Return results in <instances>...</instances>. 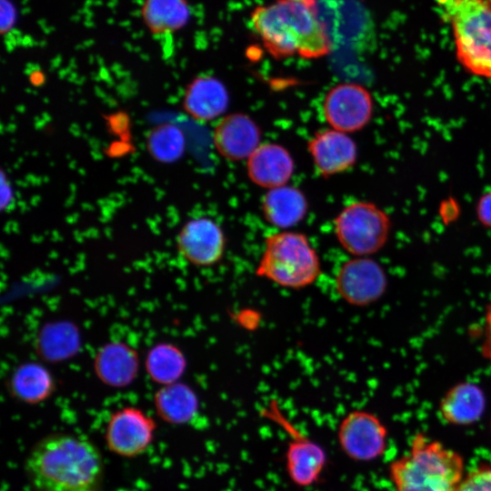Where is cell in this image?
Here are the masks:
<instances>
[{
  "instance_id": "6da1fadb",
  "label": "cell",
  "mask_w": 491,
  "mask_h": 491,
  "mask_svg": "<svg viewBox=\"0 0 491 491\" xmlns=\"http://www.w3.org/2000/svg\"><path fill=\"white\" fill-rule=\"evenodd\" d=\"M25 471L34 491H99L105 465L91 441L68 433H54L31 448Z\"/></svg>"
},
{
  "instance_id": "7a4b0ae2",
  "label": "cell",
  "mask_w": 491,
  "mask_h": 491,
  "mask_svg": "<svg viewBox=\"0 0 491 491\" xmlns=\"http://www.w3.org/2000/svg\"><path fill=\"white\" fill-rule=\"evenodd\" d=\"M250 21L264 47L275 58L298 55L316 59L331 51V40L316 0H275L256 7Z\"/></svg>"
},
{
  "instance_id": "3957f363",
  "label": "cell",
  "mask_w": 491,
  "mask_h": 491,
  "mask_svg": "<svg viewBox=\"0 0 491 491\" xmlns=\"http://www.w3.org/2000/svg\"><path fill=\"white\" fill-rule=\"evenodd\" d=\"M466 472L461 454L423 432L388 466L394 491H455Z\"/></svg>"
},
{
  "instance_id": "277c9868",
  "label": "cell",
  "mask_w": 491,
  "mask_h": 491,
  "mask_svg": "<svg viewBox=\"0 0 491 491\" xmlns=\"http://www.w3.org/2000/svg\"><path fill=\"white\" fill-rule=\"evenodd\" d=\"M436 5L452 28L458 63L491 82V0H436Z\"/></svg>"
},
{
  "instance_id": "5b68a950",
  "label": "cell",
  "mask_w": 491,
  "mask_h": 491,
  "mask_svg": "<svg viewBox=\"0 0 491 491\" xmlns=\"http://www.w3.org/2000/svg\"><path fill=\"white\" fill-rule=\"evenodd\" d=\"M321 273V258L308 237L290 230L266 235L255 269L256 276L292 290L312 286Z\"/></svg>"
},
{
  "instance_id": "8992f818",
  "label": "cell",
  "mask_w": 491,
  "mask_h": 491,
  "mask_svg": "<svg viewBox=\"0 0 491 491\" xmlns=\"http://www.w3.org/2000/svg\"><path fill=\"white\" fill-rule=\"evenodd\" d=\"M390 230L387 214L368 201L350 203L334 220L335 236L352 256H370L377 253L386 245Z\"/></svg>"
},
{
  "instance_id": "52a82bcc",
  "label": "cell",
  "mask_w": 491,
  "mask_h": 491,
  "mask_svg": "<svg viewBox=\"0 0 491 491\" xmlns=\"http://www.w3.org/2000/svg\"><path fill=\"white\" fill-rule=\"evenodd\" d=\"M262 414L289 434L291 439L286 450V470L291 482L298 487L317 483L326 466L325 449L297 430L281 412L276 400L263 409Z\"/></svg>"
},
{
  "instance_id": "ba28073f",
  "label": "cell",
  "mask_w": 491,
  "mask_h": 491,
  "mask_svg": "<svg viewBox=\"0 0 491 491\" xmlns=\"http://www.w3.org/2000/svg\"><path fill=\"white\" fill-rule=\"evenodd\" d=\"M342 452L351 460L367 463L380 458L387 448L388 430L382 420L366 410L347 413L337 427Z\"/></svg>"
},
{
  "instance_id": "9c48e42d",
  "label": "cell",
  "mask_w": 491,
  "mask_h": 491,
  "mask_svg": "<svg viewBox=\"0 0 491 491\" xmlns=\"http://www.w3.org/2000/svg\"><path fill=\"white\" fill-rule=\"evenodd\" d=\"M337 296L353 306H367L378 301L387 287L382 266L369 256H353L337 268L334 277Z\"/></svg>"
},
{
  "instance_id": "30bf717a",
  "label": "cell",
  "mask_w": 491,
  "mask_h": 491,
  "mask_svg": "<svg viewBox=\"0 0 491 491\" xmlns=\"http://www.w3.org/2000/svg\"><path fill=\"white\" fill-rule=\"evenodd\" d=\"M157 425L143 409L127 406L113 412L105 426V444L116 456L133 458L144 454L155 439Z\"/></svg>"
},
{
  "instance_id": "8fae6325",
  "label": "cell",
  "mask_w": 491,
  "mask_h": 491,
  "mask_svg": "<svg viewBox=\"0 0 491 491\" xmlns=\"http://www.w3.org/2000/svg\"><path fill=\"white\" fill-rule=\"evenodd\" d=\"M323 115L335 130L353 133L363 129L373 115V98L370 92L356 83H340L334 85L323 101Z\"/></svg>"
},
{
  "instance_id": "7c38bea8",
  "label": "cell",
  "mask_w": 491,
  "mask_h": 491,
  "mask_svg": "<svg viewBox=\"0 0 491 491\" xmlns=\"http://www.w3.org/2000/svg\"><path fill=\"white\" fill-rule=\"evenodd\" d=\"M175 246L188 264L209 267L222 260L226 238L222 227L212 218L195 217L187 220L178 231Z\"/></svg>"
},
{
  "instance_id": "4fadbf2b",
  "label": "cell",
  "mask_w": 491,
  "mask_h": 491,
  "mask_svg": "<svg viewBox=\"0 0 491 491\" xmlns=\"http://www.w3.org/2000/svg\"><path fill=\"white\" fill-rule=\"evenodd\" d=\"M307 150L318 173L329 177L351 169L357 159V147L346 133L333 128L317 131Z\"/></svg>"
},
{
  "instance_id": "5bb4252c",
  "label": "cell",
  "mask_w": 491,
  "mask_h": 491,
  "mask_svg": "<svg viewBox=\"0 0 491 491\" xmlns=\"http://www.w3.org/2000/svg\"><path fill=\"white\" fill-rule=\"evenodd\" d=\"M93 370L102 384L112 388L127 387L139 375L138 353L125 342H107L95 352Z\"/></svg>"
},
{
  "instance_id": "9a60e30c",
  "label": "cell",
  "mask_w": 491,
  "mask_h": 491,
  "mask_svg": "<svg viewBox=\"0 0 491 491\" xmlns=\"http://www.w3.org/2000/svg\"><path fill=\"white\" fill-rule=\"evenodd\" d=\"M260 139L259 126L243 113L222 117L213 134L214 145L219 155L235 161L247 159L261 144Z\"/></svg>"
},
{
  "instance_id": "2e32d148",
  "label": "cell",
  "mask_w": 491,
  "mask_h": 491,
  "mask_svg": "<svg viewBox=\"0 0 491 491\" xmlns=\"http://www.w3.org/2000/svg\"><path fill=\"white\" fill-rule=\"evenodd\" d=\"M246 160L248 178L268 190L287 185L294 173L293 157L279 144H260Z\"/></svg>"
},
{
  "instance_id": "e0dca14e",
  "label": "cell",
  "mask_w": 491,
  "mask_h": 491,
  "mask_svg": "<svg viewBox=\"0 0 491 491\" xmlns=\"http://www.w3.org/2000/svg\"><path fill=\"white\" fill-rule=\"evenodd\" d=\"M486 406V396L476 384L461 382L445 393L439 402L438 413L448 425L467 426L483 416Z\"/></svg>"
},
{
  "instance_id": "ac0fdd59",
  "label": "cell",
  "mask_w": 491,
  "mask_h": 491,
  "mask_svg": "<svg viewBox=\"0 0 491 491\" xmlns=\"http://www.w3.org/2000/svg\"><path fill=\"white\" fill-rule=\"evenodd\" d=\"M228 93L224 84L212 75H199L186 86L183 108L193 118L206 122L217 118L227 108Z\"/></svg>"
},
{
  "instance_id": "d6986e66",
  "label": "cell",
  "mask_w": 491,
  "mask_h": 491,
  "mask_svg": "<svg viewBox=\"0 0 491 491\" xmlns=\"http://www.w3.org/2000/svg\"><path fill=\"white\" fill-rule=\"evenodd\" d=\"M308 204L304 193L296 186L283 185L267 191L261 202L264 219L271 225L287 230L306 216Z\"/></svg>"
},
{
  "instance_id": "ffe728a7",
  "label": "cell",
  "mask_w": 491,
  "mask_h": 491,
  "mask_svg": "<svg viewBox=\"0 0 491 491\" xmlns=\"http://www.w3.org/2000/svg\"><path fill=\"white\" fill-rule=\"evenodd\" d=\"M82 345L79 328L67 320L45 324L35 338V354L48 363H60L75 356Z\"/></svg>"
},
{
  "instance_id": "44dd1931",
  "label": "cell",
  "mask_w": 491,
  "mask_h": 491,
  "mask_svg": "<svg viewBox=\"0 0 491 491\" xmlns=\"http://www.w3.org/2000/svg\"><path fill=\"white\" fill-rule=\"evenodd\" d=\"M7 388L18 401L26 405H38L53 396L56 386L47 367L39 362L29 361L14 369Z\"/></svg>"
},
{
  "instance_id": "7402d4cb",
  "label": "cell",
  "mask_w": 491,
  "mask_h": 491,
  "mask_svg": "<svg viewBox=\"0 0 491 491\" xmlns=\"http://www.w3.org/2000/svg\"><path fill=\"white\" fill-rule=\"evenodd\" d=\"M156 415L170 425H185L196 416L199 399L186 383L178 381L158 388L154 396Z\"/></svg>"
},
{
  "instance_id": "603a6c76",
  "label": "cell",
  "mask_w": 491,
  "mask_h": 491,
  "mask_svg": "<svg viewBox=\"0 0 491 491\" xmlns=\"http://www.w3.org/2000/svg\"><path fill=\"white\" fill-rule=\"evenodd\" d=\"M144 367L149 379L163 386L181 381L187 368V359L178 346L162 341L147 350Z\"/></svg>"
},
{
  "instance_id": "cb8c5ba5",
  "label": "cell",
  "mask_w": 491,
  "mask_h": 491,
  "mask_svg": "<svg viewBox=\"0 0 491 491\" xmlns=\"http://www.w3.org/2000/svg\"><path fill=\"white\" fill-rule=\"evenodd\" d=\"M141 16L153 35H167L186 25L191 9L187 0H145Z\"/></svg>"
},
{
  "instance_id": "d4e9b609",
  "label": "cell",
  "mask_w": 491,
  "mask_h": 491,
  "mask_svg": "<svg viewBox=\"0 0 491 491\" xmlns=\"http://www.w3.org/2000/svg\"><path fill=\"white\" fill-rule=\"evenodd\" d=\"M185 136L177 126L165 124L151 129L146 136V149L157 162L169 164L178 160L185 150Z\"/></svg>"
},
{
  "instance_id": "484cf974",
  "label": "cell",
  "mask_w": 491,
  "mask_h": 491,
  "mask_svg": "<svg viewBox=\"0 0 491 491\" xmlns=\"http://www.w3.org/2000/svg\"><path fill=\"white\" fill-rule=\"evenodd\" d=\"M455 491H491V464H479L466 471Z\"/></svg>"
},
{
  "instance_id": "4316f807",
  "label": "cell",
  "mask_w": 491,
  "mask_h": 491,
  "mask_svg": "<svg viewBox=\"0 0 491 491\" xmlns=\"http://www.w3.org/2000/svg\"><path fill=\"white\" fill-rule=\"evenodd\" d=\"M476 216L483 225L491 228V187L480 196L476 204Z\"/></svg>"
},
{
  "instance_id": "83f0119b",
  "label": "cell",
  "mask_w": 491,
  "mask_h": 491,
  "mask_svg": "<svg viewBox=\"0 0 491 491\" xmlns=\"http://www.w3.org/2000/svg\"><path fill=\"white\" fill-rule=\"evenodd\" d=\"M1 33L8 32L16 20V11L15 5L9 0H1Z\"/></svg>"
},
{
  "instance_id": "f1b7e54d",
  "label": "cell",
  "mask_w": 491,
  "mask_h": 491,
  "mask_svg": "<svg viewBox=\"0 0 491 491\" xmlns=\"http://www.w3.org/2000/svg\"><path fill=\"white\" fill-rule=\"evenodd\" d=\"M485 339L482 346V353L485 357L491 362V304L486 314Z\"/></svg>"
},
{
  "instance_id": "f546056e",
  "label": "cell",
  "mask_w": 491,
  "mask_h": 491,
  "mask_svg": "<svg viewBox=\"0 0 491 491\" xmlns=\"http://www.w3.org/2000/svg\"><path fill=\"white\" fill-rule=\"evenodd\" d=\"M490 434H491V420H490Z\"/></svg>"
}]
</instances>
